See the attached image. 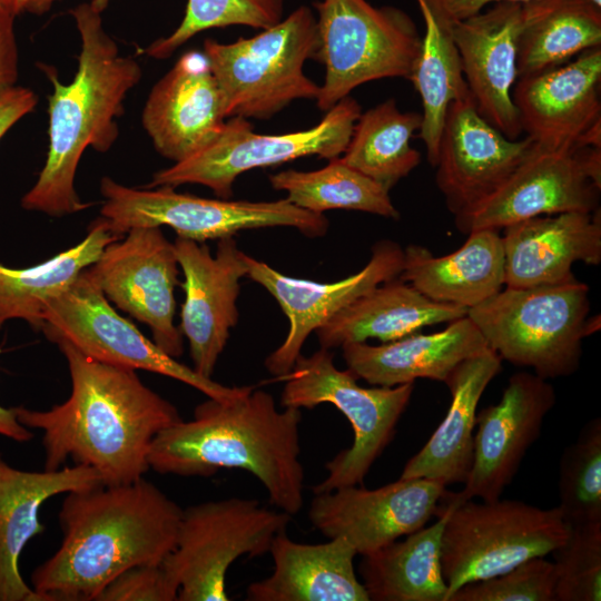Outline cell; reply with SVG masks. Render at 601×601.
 Masks as SVG:
<instances>
[{"label": "cell", "instance_id": "d6a6232c", "mask_svg": "<svg viewBox=\"0 0 601 601\" xmlns=\"http://www.w3.org/2000/svg\"><path fill=\"white\" fill-rule=\"evenodd\" d=\"M595 47H601V8L591 0H530L522 3L519 78L561 66Z\"/></svg>", "mask_w": 601, "mask_h": 601}, {"label": "cell", "instance_id": "681fc988", "mask_svg": "<svg viewBox=\"0 0 601 601\" xmlns=\"http://www.w3.org/2000/svg\"><path fill=\"white\" fill-rule=\"evenodd\" d=\"M595 6L601 8V0H591Z\"/></svg>", "mask_w": 601, "mask_h": 601}, {"label": "cell", "instance_id": "f6af8a7d", "mask_svg": "<svg viewBox=\"0 0 601 601\" xmlns=\"http://www.w3.org/2000/svg\"><path fill=\"white\" fill-rule=\"evenodd\" d=\"M0 435L16 442H27L33 433L17 420L13 407L7 408L0 404Z\"/></svg>", "mask_w": 601, "mask_h": 601}, {"label": "cell", "instance_id": "e575fe53", "mask_svg": "<svg viewBox=\"0 0 601 601\" xmlns=\"http://www.w3.org/2000/svg\"><path fill=\"white\" fill-rule=\"evenodd\" d=\"M422 126V114L401 111L387 99L362 112L339 159L391 190L421 162L411 139Z\"/></svg>", "mask_w": 601, "mask_h": 601}, {"label": "cell", "instance_id": "8fae6325", "mask_svg": "<svg viewBox=\"0 0 601 601\" xmlns=\"http://www.w3.org/2000/svg\"><path fill=\"white\" fill-rule=\"evenodd\" d=\"M292 515L255 499L229 497L183 509L176 544L161 565L178 587L177 601H228L226 574L240 556L269 552Z\"/></svg>", "mask_w": 601, "mask_h": 601}, {"label": "cell", "instance_id": "30bf717a", "mask_svg": "<svg viewBox=\"0 0 601 601\" xmlns=\"http://www.w3.org/2000/svg\"><path fill=\"white\" fill-rule=\"evenodd\" d=\"M100 191L105 198L101 217L117 235L139 227H170L177 237L205 243L221 239L246 229L287 226L307 237L324 236L328 219L308 211L287 198L274 201L209 199L177 193L174 187L136 189L104 177Z\"/></svg>", "mask_w": 601, "mask_h": 601}, {"label": "cell", "instance_id": "8d00e7d4", "mask_svg": "<svg viewBox=\"0 0 601 601\" xmlns=\"http://www.w3.org/2000/svg\"><path fill=\"white\" fill-rule=\"evenodd\" d=\"M559 505L569 525L601 522V420H591L566 446L559 466Z\"/></svg>", "mask_w": 601, "mask_h": 601}, {"label": "cell", "instance_id": "5b68a950", "mask_svg": "<svg viewBox=\"0 0 601 601\" xmlns=\"http://www.w3.org/2000/svg\"><path fill=\"white\" fill-rule=\"evenodd\" d=\"M589 286L575 277L532 287H505L467 316L501 359L542 378L570 376L580 367L582 341L599 329L589 318Z\"/></svg>", "mask_w": 601, "mask_h": 601}, {"label": "cell", "instance_id": "4fadbf2b", "mask_svg": "<svg viewBox=\"0 0 601 601\" xmlns=\"http://www.w3.org/2000/svg\"><path fill=\"white\" fill-rule=\"evenodd\" d=\"M42 319L41 331L53 343L68 342L99 362L175 378L210 398L229 400L253 388L225 386L169 356L111 307L86 269L48 303Z\"/></svg>", "mask_w": 601, "mask_h": 601}, {"label": "cell", "instance_id": "6da1fadb", "mask_svg": "<svg viewBox=\"0 0 601 601\" xmlns=\"http://www.w3.org/2000/svg\"><path fill=\"white\" fill-rule=\"evenodd\" d=\"M55 343L68 362L70 396L48 411L13 407L22 425L43 432L45 470L72 460L95 469L104 485L144 477L154 439L183 420L177 407L146 386L136 370Z\"/></svg>", "mask_w": 601, "mask_h": 601}, {"label": "cell", "instance_id": "484cf974", "mask_svg": "<svg viewBox=\"0 0 601 601\" xmlns=\"http://www.w3.org/2000/svg\"><path fill=\"white\" fill-rule=\"evenodd\" d=\"M486 348L483 335L466 315L439 332H416L381 345L348 343L342 352L347 370L357 380L392 387L417 378L445 383L461 362Z\"/></svg>", "mask_w": 601, "mask_h": 601}, {"label": "cell", "instance_id": "bcb514c9", "mask_svg": "<svg viewBox=\"0 0 601 601\" xmlns=\"http://www.w3.org/2000/svg\"><path fill=\"white\" fill-rule=\"evenodd\" d=\"M30 0H0V14L14 18L26 11Z\"/></svg>", "mask_w": 601, "mask_h": 601}, {"label": "cell", "instance_id": "7bdbcfd3", "mask_svg": "<svg viewBox=\"0 0 601 601\" xmlns=\"http://www.w3.org/2000/svg\"><path fill=\"white\" fill-rule=\"evenodd\" d=\"M36 93L26 87L16 86L0 98V139L21 118L37 106Z\"/></svg>", "mask_w": 601, "mask_h": 601}, {"label": "cell", "instance_id": "4316f807", "mask_svg": "<svg viewBox=\"0 0 601 601\" xmlns=\"http://www.w3.org/2000/svg\"><path fill=\"white\" fill-rule=\"evenodd\" d=\"M273 573L250 583L248 601H370L354 569L357 555L343 538L324 543H300L286 530L270 544Z\"/></svg>", "mask_w": 601, "mask_h": 601}, {"label": "cell", "instance_id": "836d02e7", "mask_svg": "<svg viewBox=\"0 0 601 601\" xmlns=\"http://www.w3.org/2000/svg\"><path fill=\"white\" fill-rule=\"evenodd\" d=\"M124 235L112 233L101 217L92 221L77 245L29 268H9L0 264V326L10 319H23L41 329L48 303Z\"/></svg>", "mask_w": 601, "mask_h": 601}, {"label": "cell", "instance_id": "cb8c5ba5", "mask_svg": "<svg viewBox=\"0 0 601 601\" xmlns=\"http://www.w3.org/2000/svg\"><path fill=\"white\" fill-rule=\"evenodd\" d=\"M502 242L506 287L563 283L574 263H601L600 209L528 218L504 227Z\"/></svg>", "mask_w": 601, "mask_h": 601}, {"label": "cell", "instance_id": "b9f144b4", "mask_svg": "<svg viewBox=\"0 0 601 601\" xmlns=\"http://www.w3.org/2000/svg\"><path fill=\"white\" fill-rule=\"evenodd\" d=\"M18 61L14 18L0 14V98L16 87Z\"/></svg>", "mask_w": 601, "mask_h": 601}, {"label": "cell", "instance_id": "ab89813d", "mask_svg": "<svg viewBox=\"0 0 601 601\" xmlns=\"http://www.w3.org/2000/svg\"><path fill=\"white\" fill-rule=\"evenodd\" d=\"M555 584L554 563L538 556L496 577L467 583L449 601H555Z\"/></svg>", "mask_w": 601, "mask_h": 601}, {"label": "cell", "instance_id": "4dcf8cb0", "mask_svg": "<svg viewBox=\"0 0 601 601\" xmlns=\"http://www.w3.org/2000/svg\"><path fill=\"white\" fill-rule=\"evenodd\" d=\"M447 513L440 500L435 523L363 555L358 571L370 600L446 601L441 543Z\"/></svg>", "mask_w": 601, "mask_h": 601}, {"label": "cell", "instance_id": "ac0fdd59", "mask_svg": "<svg viewBox=\"0 0 601 601\" xmlns=\"http://www.w3.org/2000/svg\"><path fill=\"white\" fill-rule=\"evenodd\" d=\"M554 387L534 373H514L497 404L476 413L473 463L456 495L494 501L512 482L555 404Z\"/></svg>", "mask_w": 601, "mask_h": 601}, {"label": "cell", "instance_id": "603a6c76", "mask_svg": "<svg viewBox=\"0 0 601 601\" xmlns=\"http://www.w3.org/2000/svg\"><path fill=\"white\" fill-rule=\"evenodd\" d=\"M224 99L203 52L187 51L152 87L142 126L155 149L179 162L211 144L225 125Z\"/></svg>", "mask_w": 601, "mask_h": 601}, {"label": "cell", "instance_id": "52a82bcc", "mask_svg": "<svg viewBox=\"0 0 601 601\" xmlns=\"http://www.w3.org/2000/svg\"><path fill=\"white\" fill-rule=\"evenodd\" d=\"M447 506L441 563L449 601L461 587L496 577L564 543L569 524L558 506L541 509L516 500L462 501L445 490Z\"/></svg>", "mask_w": 601, "mask_h": 601}, {"label": "cell", "instance_id": "60d3db41", "mask_svg": "<svg viewBox=\"0 0 601 601\" xmlns=\"http://www.w3.org/2000/svg\"><path fill=\"white\" fill-rule=\"evenodd\" d=\"M178 587L160 564L129 568L98 594L96 601H177Z\"/></svg>", "mask_w": 601, "mask_h": 601}, {"label": "cell", "instance_id": "d590c367", "mask_svg": "<svg viewBox=\"0 0 601 601\" xmlns=\"http://www.w3.org/2000/svg\"><path fill=\"white\" fill-rule=\"evenodd\" d=\"M273 188L287 193V199L308 211L323 214L331 209L359 210L398 219L390 190L344 164L339 157L325 167L300 171L288 169L269 176Z\"/></svg>", "mask_w": 601, "mask_h": 601}, {"label": "cell", "instance_id": "7dc6e473", "mask_svg": "<svg viewBox=\"0 0 601 601\" xmlns=\"http://www.w3.org/2000/svg\"><path fill=\"white\" fill-rule=\"evenodd\" d=\"M58 0H30L26 11L33 14H43Z\"/></svg>", "mask_w": 601, "mask_h": 601}, {"label": "cell", "instance_id": "3957f363", "mask_svg": "<svg viewBox=\"0 0 601 601\" xmlns=\"http://www.w3.org/2000/svg\"><path fill=\"white\" fill-rule=\"evenodd\" d=\"M300 421L299 408L278 410L263 390L229 400L208 397L190 421L180 420L154 439L148 464L157 473L180 476L245 470L264 485L273 505L293 516L304 503Z\"/></svg>", "mask_w": 601, "mask_h": 601}, {"label": "cell", "instance_id": "44dd1931", "mask_svg": "<svg viewBox=\"0 0 601 601\" xmlns=\"http://www.w3.org/2000/svg\"><path fill=\"white\" fill-rule=\"evenodd\" d=\"M601 47L545 71L518 78L512 99L522 131L549 151L572 150L601 120Z\"/></svg>", "mask_w": 601, "mask_h": 601}, {"label": "cell", "instance_id": "74e56055", "mask_svg": "<svg viewBox=\"0 0 601 601\" xmlns=\"http://www.w3.org/2000/svg\"><path fill=\"white\" fill-rule=\"evenodd\" d=\"M285 0H187L179 26L142 51L154 59L169 58L195 35L211 28L247 26L267 29L284 16Z\"/></svg>", "mask_w": 601, "mask_h": 601}, {"label": "cell", "instance_id": "5bb4252c", "mask_svg": "<svg viewBox=\"0 0 601 601\" xmlns=\"http://www.w3.org/2000/svg\"><path fill=\"white\" fill-rule=\"evenodd\" d=\"M178 259L160 227H139L110 243L86 274L108 300L150 327L155 344L176 358L183 334L174 324Z\"/></svg>", "mask_w": 601, "mask_h": 601}, {"label": "cell", "instance_id": "2e32d148", "mask_svg": "<svg viewBox=\"0 0 601 601\" xmlns=\"http://www.w3.org/2000/svg\"><path fill=\"white\" fill-rule=\"evenodd\" d=\"M403 257L397 243L382 239L372 247L371 258L359 272L337 282L317 283L286 276L244 253L247 276L268 290L289 322L286 338L265 359L267 371L278 378L286 375L309 334L357 297L398 277Z\"/></svg>", "mask_w": 601, "mask_h": 601}, {"label": "cell", "instance_id": "f1b7e54d", "mask_svg": "<svg viewBox=\"0 0 601 601\" xmlns=\"http://www.w3.org/2000/svg\"><path fill=\"white\" fill-rule=\"evenodd\" d=\"M455 252L434 256L426 247L408 245L398 278L430 299L472 308L505 285L502 236L495 229L467 234Z\"/></svg>", "mask_w": 601, "mask_h": 601}, {"label": "cell", "instance_id": "9a60e30c", "mask_svg": "<svg viewBox=\"0 0 601 601\" xmlns=\"http://www.w3.org/2000/svg\"><path fill=\"white\" fill-rule=\"evenodd\" d=\"M445 490L423 477H400L373 490L344 486L316 493L308 520L328 539H345L363 556L425 526Z\"/></svg>", "mask_w": 601, "mask_h": 601}, {"label": "cell", "instance_id": "83f0119b", "mask_svg": "<svg viewBox=\"0 0 601 601\" xmlns=\"http://www.w3.org/2000/svg\"><path fill=\"white\" fill-rule=\"evenodd\" d=\"M502 359L490 347L461 362L445 381L447 413L425 445L405 464L401 479L423 477L445 486L465 483L473 463L480 398L501 372Z\"/></svg>", "mask_w": 601, "mask_h": 601}, {"label": "cell", "instance_id": "277c9868", "mask_svg": "<svg viewBox=\"0 0 601 601\" xmlns=\"http://www.w3.org/2000/svg\"><path fill=\"white\" fill-rule=\"evenodd\" d=\"M69 13L81 39L78 69L71 82L62 83L55 68L39 65L53 87L48 97L49 146L36 184L21 199L24 209L50 216L91 205L82 203L75 189L80 158L88 147L99 152L112 147L119 135L116 118L124 114L126 95L141 79L140 65L119 53L99 11L85 2Z\"/></svg>", "mask_w": 601, "mask_h": 601}, {"label": "cell", "instance_id": "ffe728a7", "mask_svg": "<svg viewBox=\"0 0 601 601\" xmlns=\"http://www.w3.org/2000/svg\"><path fill=\"white\" fill-rule=\"evenodd\" d=\"M510 139L486 121L472 98L446 111L435 164V183L455 216L492 194L534 146Z\"/></svg>", "mask_w": 601, "mask_h": 601}, {"label": "cell", "instance_id": "ee69618b", "mask_svg": "<svg viewBox=\"0 0 601 601\" xmlns=\"http://www.w3.org/2000/svg\"><path fill=\"white\" fill-rule=\"evenodd\" d=\"M446 11L455 19L463 20L483 10L486 4L502 1L524 3L530 0H440Z\"/></svg>", "mask_w": 601, "mask_h": 601}, {"label": "cell", "instance_id": "d6986e66", "mask_svg": "<svg viewBox=\"0 0 601 601\" xmlns=\"http://www.w3.org/2000/svg\"><path fill=\"white\" fill-rule=\"evenodd\" d=\"M174 247L185 276L179 329L188 339L193 368L211 378L238 322L236 302L240 279L247 276L244 253L233 236L218 239L215 256L206 244L183 237Z\"/></svg>", "mask_w": 601, "mask_h": 601}, {"label": "cell", "instance_id": "9c48e42d", "mask_svg": "<svg viewBox=\"0 0 601 601\" xmlns=\"http://www.w3.org/2000/svg\"><path fill=\"white\" fill-rule=\"evenodd\" d=\"M313 6L318 35L314 59L325 67L315 99L321 110L368 81L410 78L422 36L404 10L367 0H321Z\"/></svg>", "mask_w": 601, "mask_h": 601}, {"label": "cell", "instance_id": "f35d334b", "mask_svg": "<svg viewBox=\"0 0 601 601\" xmlns=\"http://www.w3.org/2000/svg\"><path fill=\"white\" fill-rule=\"evenodd\" d=\"M555 601L601 600V522L569 525V534L556 548Z\"/></svg>", "mask_w": 601, "mask_h": 601}, {"label": "cell", "instance_id": "7c38bea8", "mask_svg": "<svg viewBox=\"0 0 601 601\" xmlns=\"http://www.w3.org/2000/svg\"><path fill=\"white\" fill-rule=\"evenodd\" d=\"M362 114L347 96L314 127L283 135H262L243 117H230L217 138L187 159L154 174L147 188L197 184L229 199L235 179L254 168L276 166L307 156L334 159L345 151Z\"/></svg>", "mask_w": 601, "mask_h": 601}, {"label": "cell", "instance_id": "1f68e13d", "mask_svg": "<svg viewBox=\"0 0 601 601\" xmlns=\"http://www.w3.org/2000/svg\"><path fill=\"white\" fill-rule=\"evenodd\" d=\"M424 21V35L408 78L422 100L420 138L431 166H435L439 142L449 106L471 98L456 47L454 18L440 0H416Z\"/></svg>", "mask_w": 601, "mask_h": 601}, {"label": "cell", "instance_id": "f546056e", "mask_svg": "<svg viewBox=\"0 0 601 601\" xmlns=\"http://www.w3.org/2000/svg\"><path fill=\"white\" fill-rule=\"evenodd\" d=\"M466 315V308L434 302L396 277L357 297L315 333L321 347L332 349L370 338L396 341L423 327Z\"/></svg>", "mask_w": 601, "mask_h": 601}, {"label": "cell", "instance_id": "d4e9b609", "mask_svg": "<svg viewBox=\"0 0 601 601\" xmlns=\"http://www.w3.org/2000/svg\"><path fill=\"white\" fill-rule=\"evenodd\" d=\"M100 484L98 472L90 466L29 472L10 466L0 455V601H45L24 582L18 564L26 544L45 531L40 508L56 494Z\"/></svg>", "mask_w": 601, "mask_h": 601}, {"label": "cell", "instance_id": "7a4b0ae2", "mask_svg": "<svg viewBox=\"0 0 601 601\" xmlns=\"http://www.w3.org/2000/svg\"><path fill=\"white\" fill-rule=\"evenodd\" d=\"M181 512L144 477L69 492L59 512L61 545L32 572L33 590L45 601H96L129 568L162 562Z\"/></svg>", "mask_w": 601, "mask_h": 601}, {"label": "cell", "instance_id": "8992f818", "mask_svg": "<svg viewBox=\"0 0 601 601\" xmlns=\"http://www.w3.org/2000/svg\"><path fill=\"white\" fill-rule=\"evenodd\" d=\"M203 53L218 82L226 118L268 120L297 99H316L319 86L304 72L318 48L316 16L299 6L250 38H208Z\"/></svg>", "mask_w": 601, "mask_h": 601}, {"label": "cell", "instance_id": "c3c4849f", "mask_svg": "<svg viewBox=\"0 0 601 601\" xmlns=\"http://www.w3.org/2000/svg\"><path fill=\"white\" fill-rule=\"evenodd\" d=\"M110 0H90V4L100 13L108 7Z\"/></svg>", "mask_w": 601, "mask_h": 601}, {"label": "cell", "instance_id": "7402d4cb", "mask_svg": "<svg viewBox=\"0 0 601 601\" xmlns=\"http://www.w3.org/2000/svg\"><path fill=\"white\" fill-rule=\"evenodd\" d=\"M522 3L502 1L463 20L453 35L463 76L479 114L510 139L522 134L512 90L518 75Z\"/></svg>", "mask_w": 601, "mask_h": 601}, {"label": "cell", "instance_id": "e0dca14e", "mask_svg": "<svg viewBox=\"0 0 601 601\" xmlns=\"http://www.w3.org/2000/svg\"><path fill=\"white\" fill-rule=\"evenodd\" d=\"M599 188L574 150L549 151L535 144L510 176L487 197L454 216L457 229L500 230L536 216L598 209Z\"/></svg>", "mask_w": 601, "mask_h": 601}, {"label": "cell", "instance_id": "ba28073f", "mask_svg": "<svg viewBox=\"0 0 601 601\" xmlns=\"http://www.w3.org/2000/svg\"><path fill=\"white\" fill-rule=\"evenodd\" d=\"M285 381L283 407L314 408L329 403L351 423L354 440L325 465L326 477L313 487L314 494L363 484L371 466L392 441L397 422L407 407L414 383L363 387L349 371L334 365L331 349L321 347L311 356L302 354Z\"/></svg>", "mask_w": 601, "mask_h": 601}]
</instances>
